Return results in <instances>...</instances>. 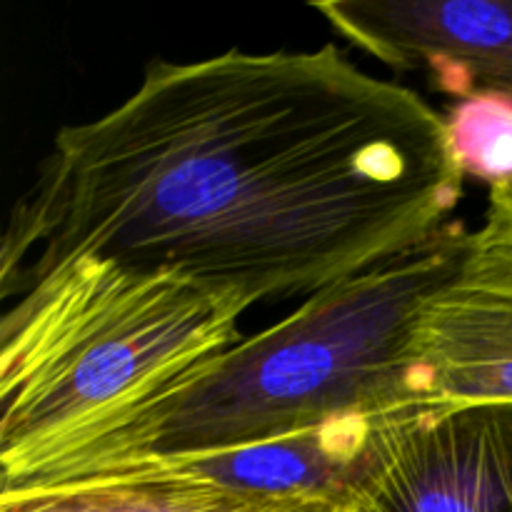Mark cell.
Wrapping results in <instances>:
<instances>
[{"instance_id":"obj_1","label":"cell","mask_w":512,"mask_h":512,"mask_svg":"<svg viewBox=\"0 0 512 512\" xmlns=\"http://www.w3.org/2000/svg\"><path fill=\"white\" fill-rule=\"evenodd\" d=\"M445 115L335 43L145 65L55 133L15 200L0 298L73 258L313 298L438 238L465 195Z\"/></svg>"},{"instance_id":"obj_2","label":"cell","mask_w":512,"mask_h":512,"mask_svg":"<svg viewBox=\"0 0 512 512\" xmlns=\"http://www.w3.org/2000/svg\"><path fill=\"white\" fill-rule=\"evenodd\" d=\"M468 233L453 220L423 248L303 300L158 398L0 475V495L170 473L425 403L410 358L415 318L458 265Z\"/></svg>"},{"instance_id":"obj_3","label":"cell","mask_w":512,"mask_h":512,"mask_svg":"<svg viewBox=\"0 0 512 512\" xmlns=\"http://www.w3.org/2000/svg\"><path fill=\"white\" fill-rule=\"evenodd\" d=\"M13 298L0 323V475L188 380L243 340L255 305L98 258L65 260Z\"/></svg>"},{"instance_id":"obj_4","label":"cell","mask_w":512,"mask_h":512,"mask_svg":"<svg viewBox=\"0 0 512 512\" xmlns=\"http://www.w3.org/2000/svg\"><path fill=\"white\" fill-rule=\"evenodd\" d=\"M345 505L353 512H512V403H418L380 418Z\"/></svg>"},{"instance_id":"obj_5","label":"cell","mask_w":512,"mask_h":512,"mask_svg":"<svg viewBox=\"0 0 512 512\" xmlns=\"http://www.w3.org/2000/svg\"><path fill=\"white\" fill-rule=\"evenodd\" d=\"M410 358L425 403H512V190H488L483 223L420 305Z\"/></svg>"},{"instance_id":"obj_6","label":"cell","mask_w":512,"mask_h":512,"mask_svg":"<svg viewBox=\"0 0 512 512\" xmlns=\"http://www.w3.org/2000/svg\"><path fill=\"white\" fill-rule=\"evenodd\" d=\"M310 8L353 48L450 100L512 95V0H328Z\"/></svg>"},{"instance_id":"obj_7","label":"cell","mask_w":512,"mask_h":512,"mask_svg":"<svg viewBox=\"0 0 512 512\" xmlns=\"http://www.w3.org/2000/svg\"><path fill=\"white\" fill-rule=\"evenodd\" d=\"M0 512H353L320 495H265L168 473L0 495Z\"/></svg>"},{"instance_id":"obj_8","label":"cell","mask_w":512,"mask_h":512,"mask_svg":"<svg viewBox=\"0 0 512 512\" xmlns=\"http://www.w3.org/2000/svg\"><path fill=\"white\" fill-rule=\"evenodd\" d=\"M448 138L465 178L512 190V95L475 93L445 113Z\"/></svg>"}]
</instances>
